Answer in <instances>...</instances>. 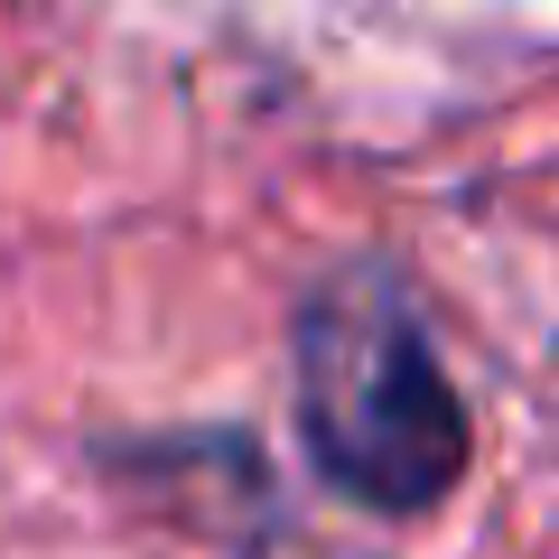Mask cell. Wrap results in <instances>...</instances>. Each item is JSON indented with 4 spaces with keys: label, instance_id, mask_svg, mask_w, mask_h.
<instances>
[{
    "label": "cell",
    "instance_id": "1",
    "mask_svg": "<svg viewBox=\"0 0 559 559\" xmlns=\"http://www.w3.org/2000/svg\"><path fill=\"white\" fill-rule=\"evenodd\" d=\"M299 439L373 513H429L466 476V411L392 271H336L299 299Z\"/></svg>",
    "mask_w": 559,
    "mask_h": 559
}]
</instances>
